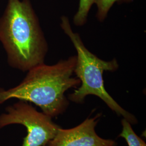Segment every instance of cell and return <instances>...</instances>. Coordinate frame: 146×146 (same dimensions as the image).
<instances>
[{"label": "cell", "mask_w": 146, "mask_h": 146, "mask_svg": "<svg viewBox=\"0 0 146 146\" xmlns=\"http://www.w3.org/2000/svg\"><path fill=\"white\" fill-rule=\"evenodd\" d=\"M76 62V55H73L52 65L44 63L31 68L20 84L11 88H0V104L16 99L36 104L52 118L62 114L69 104L65 93L81 84L73 77Z\"/></svg>", "instance_id": "obj_1"}, {"label": "cell", "mask_w": 146, "mask_h": 146, "mask_svg": "<svg viewBox=\"0 0 146 146\" xmlns=\"http://www.w3.org/2000/svg\"><path fill=\"white\" fill-rule=\"evenodd\" d=\"M0 42L11 68L28 72L44 63L48 44L28 0H9L0 18Z\"/></svg>", "instance_id": "obj_2"}, {"label": "cell", "mask_w": 146, "mask_h": 146, "mask_svg": "<svg viewBox=\"0 0 146 146\" xmlns=\"http://www.w3.org/2000/svg\"><path fill=\"white\" fill-rule=\"evenodd\" d=\"M60 26L76 50L77 62L74 73L81 81L79 87L68 95V99L81 104L84 103L86 96H96L119 116H122L131 125L136 124L137 120L135 116L118 104L104 87L103 73L104 71H116L119 67L117 60L104 61L90 52L85 46L80 34L73 31L67 16L61 17Z\"/></svg>", "instance_id": "obj_3"}, {"label": "cell", "mask_w": 146, "mask_h": 146, "mask_svg": "<svg viewBox=\"0 0 146 146\" xmlns=\"http://www.w3.org/2000/svg\"><path fill=\"white\" fill-rule=\"evenodd\" d=\"M5 111L0 115V129L12 125L25 126L27 135L22 146H46L61 128L52 117L38 111L27 101L19 100L7 107Z\"/></svg>", "instance_id": "obj_4"}, {"label": "cell", "mask_w": 146, "mask_h": 146, "mask_svg": "<svg viewBox=\"0 0 146 146\" xmlns=\"http://www.w3.org/2000/svg\"><path fill=\"white\" fill-rule=\"evenodd\" d=\"M101 115L87 118L81 124L72 128H60L55 137L46 146H116V141L105 139L95 131Z\"/></svg>", "instance_id": "obj_5"}, {"label": "cell", "mask_w": 146, "mask_h": 146, "mask_svg": "<svg viewBox=\"0 0 146 146\" xmlns=\"http://www.w3.org/2000/svg\"><path fill=\"white\" fill-rule=\"evenodd\" d=\"M121 124L122 129L119 136L125 139L128 146H146V142L136 134L128 121L123 118Z\"/></svg>", "instance_id": "obj_6"}, {"label": "cell", "mask_w": 146, "mask_h": 146, "mask_svg": "<svg viewBox=\"0 0 146 146\" xmlns=\"http://www.w3.org/2000/svg\"><path fill=\"white\" fill-rule=\"evenodd\" d=\"M95 0H79L78 10L73 17L74 24L76 26H83L87 21L89 12Z\"/></svg>", "instance_id": "obj_7"}, {"label": "cell", "mask_w": 146, "mask_h": 146, "mask_svg": "<svg viewBox=\"0 0 146 146\" xmlns=\"http://www.w3.org/2000/svg\"><path fill=\"white\" fill-rule=\"evenodd\" d=\"M133 1V0H95V3L98 8L96 15L97 19L101 22L104 21L110 9L116 2L117 3H129Z\"/></svg>", "instance_id": "obj_8"}]
</instances>
